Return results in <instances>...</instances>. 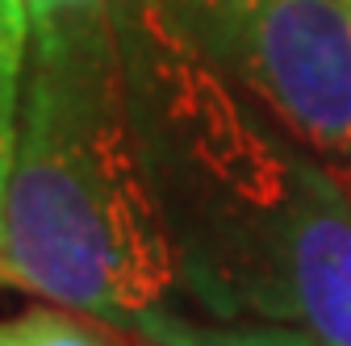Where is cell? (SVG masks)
<instances>
[{
  "mask_svg": "<svg viewBox=\"0 0 351 346\" xmlns=\"http://www.w3.org/2000/svg\"><path fill=\"white\" fill-rule=\"evenodd\" d=\"M0 280L113 325L151 313L180 280L109 0L29 21Z\"/></svg>",
  "mask_w": 351,
  "mask_h": 346,
  "instance_id": "obj_1",
  "label": "cell"
},
{
  "mask_svg": "<svg viewBox=\"0 0 351 346\" xmlns=\"http://www.w3.org/2000/svg\"><path fill=\"white\" fill-rule=\"evenodd\" d=\"M109 17L155 192L180 246V280L213 313L289 321L293 258L351 196L243 109L230 79L155 0H109Z\"/></svg>",
  "mask_w": 351,
  "mask_h": 346,
  "instance_id": "obj_2",
  "label": "cell"
},
{
  "mask_svg": "<svg viewBox=\"0 0 351 346\" xmlns=\"http://www.w3.org/2000/svg\"><path fill=\"white\" fill-rule=\"evenodd\" d=\"M351 196V9L343 0H155Z\"/></svg>",
  "mask_w": 351,
  "mask_h": 346,
  "instance_id": "obj_3",
  "label": "cell"
},
{
  "mask_svg": "<svg viewBox=\"0 0 351 346\" xmlns=\"http://www.w3.org/2000/svg\"><path fill=\"white\" fill-rule=\"evenodd\" d=\"M29 46V13L21 0H0V222H5V188L17 142V105H21V71Z\"/></svg>",
  "mask_w": 351,
  "mask_h": 346,
  "instance_id": "obj_4",
  "label": "cell"
},
{
  "mask_svg": "<svg viewBox=\"0 0 351 346\" xmlns=\"http://www.w3.org/2000/svg\"><path fill=\"white\" fill-rule=\"evenodd\" d=\"M130 325H138L151 346H318L305 330L285 325H189L163 313H138Z\"/></svg>",
  "mask_w": 351,
  "mask_h": 346,
  "instance_id": "obj_5",
  "label": "cell"
},
{
  "mask_svg": "<svg viewBox=\"0 0 351 346\" xmlns=\"http://www.w3.org/2000/svg\"><path fill=\"white\" fill-rule=\"evenodd\" d=\"M0 346H121L109 330L63 309H29L0 321Z\"/></svg>",
  "mask_w": 351,
  "mask_h": 346,
  "instance_id": "obj_6",
  "label": "cell"
},
{
  "mask_svg": "<svg viewBox=\"0 0 351 346\" xmlns=\"http://www.w3.org/2000/svg\"><path fill=\"white\" fill-rule=\"evenodd\" d=\"M25 5V13H29V21H38V17H51V13H63V9H75V5H88V0H21Z\"/></svg>",
  "mask_w": 351,
  "mask_h": 346,
  "instance_id": "obj_7",
  "label": "cell"
}]
</instances>
